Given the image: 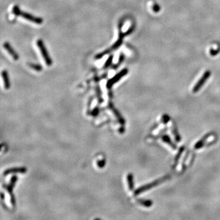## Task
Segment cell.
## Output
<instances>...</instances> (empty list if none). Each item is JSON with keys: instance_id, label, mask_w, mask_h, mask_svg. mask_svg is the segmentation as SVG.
<instances>
[{"instance_id": "6da1fadb", "label": "cell", "mask_w": 220, "mask_h": 220, "mask_svg": "<svg viewBox=\"0 0 220 220\" xmlns=\"http://www.w3.org/2000/svg\"><path fill=\"white\" fill-rule=\"evenodd\" d=\"M12 12L14 14L17 16H20L23 17V18H25L26 20L30 21L33 23H35L36 24H42L43 23V19L40 17H36L33 15L31 14L25 12H22L20 9L18 8V6H14L12 9Z\"/></svg>"}, {"instance_id": "7a4b0ae2", "label": "cell", "mask_w": 220, "mask_h": 220, "mask_svg": "<svg viewBox=\"0 0 220 220\" xmlns=\"http://www.w3.org/2000/svg\"><path fill=\"white\" fill-rule=\"evenodd\" d=\"M169 178V176H165L164 177H162V178H160L156 180H155L154 182H151V183H149L148 184H146L142 187H141L139 188H138L137 190H136L135 191V195H138L141 193H143L144 191H145L146 190H148L149 189H151L155 187H156L157 185H159L160 183L163 182L164 181H165L166 180H167V179Z\"/></svg>"}, {"instance_id": "3957f363", "label": "cell", "mask_w": 220, "mask_h": 220, "mask_svg": "<svg viewBox=\"0 0 220 220\" xmlns=\"http://www.w3.org/2000/svg\"><path fill=\"white\" fill-rule=\"evenodd\" d=\"M37 45L39 48V49L40 51V53L42 54V56L46 63V64L48 66H50L52 65V60L49 55L46 48L45 46V44L43 43V42L42 41V40L41 39H38L37 41Z\"/></svg>"}, {"instance_id": "277c9868", "label": "cell", "mask_w": 220, "mask_h": 220, "mask_svg": "<svg viewBox=\"0 0 220 220\" xmlns=\"http://www.w3.org/2000/svg\"><path fill=\"white\" fill-rule=\"evenodd\" d=\"M129 72L128 69H124L120 71L116 75H115L113 78L110 79L107 83V89H111L112 86L117 81H119L122 77L126 76Z\"/></svg>"}, {"instance_id": "5b68a950", "label": "cell", "mask_w": 220, "mask_h": 220, "mask_svg": "<svg viewBox=\"0 0 220 220\" xmlns=\"http://www.w3.org/2000/svg\"><path fill=\"white\" fill-rule=\"evenodd\" d=\"M210 75H211V72L210 71L207 70V71L205 72L202 77L200 78V80L198 81V83L196 84L195 86H194L193 91L194 92H196L198 91H199Z\"/></svg>"}, {"instance_id": "8992f818", "label": "cell", "mask_w": 220, "mask_h": 220, "mask_svg": "<svg viewBox=\"0 0 220 220\" xmlns=\"http://www.w3.org/2000/svg\"><path fill=\"white\" fill-rule=\"evenodd\" d=\"M17 180V177L16 176H13L11 178L10 183L6 187V188L7 189L8 193H9V194L11 196V202L13 206H15V199L13 195V193H12V190H13V188H14Z\"/></svg>"}, {"instance_id": "52a82bcc", "label": "cell", "mask_w": 220, "mask_h": 220, "mask_svg": "<svg viewBox=\"0 0 220 220\" xmlns=\"http://www.w3.org/2000/svg\"><path fill=\"white\" fill-rule=\"evenodd\" d=\"M3 46L5 48V50L9 53V54L12 57V58L15 61H17L19 59V56L18 53L14 50V48L9 42H5L3 43Z\"/></svg>"}, {"instance_id": "ba28073f", "label": "cell", "mask_w": 220, "mask_h": 220, "mask_svg": "<svg viewBox=\"0 0 220 220\" xmlns=\"http://www.w3.org/2000/svg\"><path fill=\"white\" fill-rule=\"evenodd\" d=\"M27 172V168L21 167H13L6 169L4 172V175H8L9 174L13 173H21L24 174Z\"/></svg>"}, {"instance_id": "9c48e42d", "label": "cell", "mask_w": 220, "mask_h": 220, "mask_svg": "<svg viewBox=\"0 0 220 220\" xmlns=\"http://www.w3.org/2000/svg\"><path fill=\"white\" fill-rule=\"evenodd\" d=\"M212 135V133H207L206 134V135H204L203 136V138L202 139H201L196 144H195L194 145V148L196 149H201L202 148V147L205 145L206 142V141L209 139V137H210Z\"/></svg>"}, {"instance_id": "30bf717a", "label": "cell", "mask_w": 220, "mask_h": 220, "mask_svg": "<svg viewBox=\"0 0 220 220\" xmlns=\"http://www.w3.org/2000/svg\"><path fill=\"white\" fill-rule=\"evenodd\" d=\"M109 107H110V108L112 110V111H113V113H114V114H115V116H116V117H117V119H118V120H119V123L120 124H122V125H124L125 124V120H124V119L123 118V117H122L121 116V115H120V114L119 113V112L114 107V106L113 105H112V104H110V105H109Z\"/></svg>"}, {"instance_id": "8fae6325", "label": "cell", "mask_w": 220, "mask_h": 220, "mask_svg": "<svg viewBox=\"0 0 220 220\" xmlns=\"http://www.w3.org/2000/svg\"><path fill=\"white\" fill-rule=\"evenodd\" d=\"M2 77H3V79L4 81L5 89H9L11 87V83H10V81H9V78L8 73L6 70H3L2 72Z\"/></svg>"}, {"instance_id": "7c38bea8", "label": "cell", "mask_w": 220, "mask_h": 220, "mask_svg": "<svg viewBox=\"0 0 220 220\" xmlns=\"http://www.w3.org/2000/svg\"><path fill=\"white\" fill-rule=\"evenodd\" d=\"M161 138H162V140L164 142L167 143L168 145H169L171 146V148H172L173 149H177V145L172 141V140L171 139L170 137L168 135H163Z\"/></svg>"}, {"instance_id": "4fadbf2b", "label": "cell", "mask_w": 220, "mask_h": 220, "mask_svg": "<svg viewBox=\"0 0 220 220\" xmlns=\"http://www.w3.org/2000/svg\"><path fill=\"white\" fill-rule=\"evenodd\" d=\"M137 201L139 204H141V205H142V206H143L145 207H150L151 206H152V205L153 204L152 201H151V200L139 199L137 200Z\"/></svg>"}, {"instance_id": "5bb4252c", "label": "cell", "mask_w": 220, "mask_h": 220, "mask_svg": "<svg viewBox=\"0 0 220 220\" xmlns=\"http://www.w3.org/2000/svg\"><path fill=\"white\" fill-rule=\"evenodd\" d=\"M127 182L129 185V188L130 190H133L134 189V180L133 175L132 174H129L127 176Z\"/></svg>"}, {"instance_id": "9a60e30c", "label": "cell", "mask_w": 220, "mask_h": 220, "mask_svg": "<svg viewBox=\"0 0 220 220\" xmlns=\"http://www.w3.org/2000/svg\"><path fill=\"white\" fill-rule=\"evenodd\" d=\"M173 134L174 135V137H175V139H176V141L177 142H179L181 140V137H180V136L179 133L177 128V127L176 126V125L174 124H173Z\"/></svg>"}, {"instance_id": "2e32d148", "label": "cell", "mask_w": 220, "mask_h": 220, "mask_svg": "<svg viewBox=\"0 0 220 220\" xmlns=\"http://www.w3.org/2000/svg\"><path fill=\"white\" fill-rule=\"evenodd\" d=\"M28 65H29V66H30L31 69H34V70H36V71H37V72H40V71L42 70V65H40V64L30 63V64H29Z\"/></svg>"}, {"instance_id": "e0dca14e", "label": "cell", "mask_w": 220, "mask_h": 220, "mask_svg": "<svg viewBox=\"0 0 220 220\" xmlns=\"http://www.w3.org/2000/svg\"><path fill=\"white\" fill-rule=\"evenodd\" d=\"M113 55H110L108 57V59L106 61V62L105 63V65L104 66V69H106V68L109 67L111 65V64L113 62Z\"/></svg>"}, {"instance_id": "ac0fdd59", "label": "cell", "mask_w": 220, "mask_h": 220, "mask_svg": "<svg viewBox=\"0 0 220 220\" xmlns=\"http://www.w3.org/2000/svg\"><path fill=\"white\" fill-rule=\"evenodd\" d=\"M184 149H185V147H184V146L181 147L180 149H179V151L178 152V153H177V154L176 155V158H175V162H176V163H177L178 160L180 159V157H181L182 154V153H183V152L184 151Z\"/></svg>"}, {"instance_id": "d6986e66", "label": "cell", "mask_w": 220, "mask_h": 220, "mask_svg": "<svg viewBox=\"0 0 220 220\" xmlns=\"http://www.w3.org/2000/svg\"><path fill=\"white\" fill-rule=\"evenodd\" d=\"M219 52H220V48L219 47L217 49H216V50H214V49H213V48H211L210 50V53L213 56H215L217 55L219 53Z\"/></svg>"}, {"instance_id": "ffe728a7", "label": "cell", "mask_w": 220, "mask_h": 220, "mask_svg": "<svg viewBox=\"0 0 220 220\" xmlns=\"http://www.w3.org/2000/svg\"><path fill=\"white\" fill-rule=\"evenodd\" d=\"M124 59H125V56H124V53H120V55L119 56V59L118 62L116 64V67L117 66L118 67L120 64V63H122V62H123L124 60Z\"/></svg>"}, {"instance_id": "44dd1931", "label": "cell", "mask_w": 220, "mask_h": 220, "mask_svg": "<svg viewBox=\"0 0 220 220\" xmlns=\"http://www.w3.org/2000/svg\"><path fill=\"white\" fill-rule=\"evenodd\" d=\"M152 9H153V11L154 12H158L160 11V6L158 4L155 3L152 6Z\"/></svg>"}, {"instance_id": "7402d4cb", "label": "cell", "mask_w": 220, "mask_h": 220, "mask_svg": "<svg viewBox=\"0 0 220 220\" xmlns=\"http://www.w3.org/2000/svg\"><path fill=\"white\" fill-rule=\"evenodd\" d=\"M169 120H170V118H169V117L167 115H164L162 117V120H163L164 124L167 123V122H169Z\"/></svg>"}, {"instance_id": "603a6c76", "label": "cell", "mask_w": 220, "mask_h": 220, "mask_svg": "<svg viewBox=\"0 0 220 220\" xmlns=\"http://www.w3.org/2000/svg\"><path fill=\"white\" fill-rule=\"evenodd\" d=\"M97 164L100 167H103L105 164V160H103L99 161L97 162Z\"/></svg>"}, {"instance_id": "cb8c5ba5", "label": "cell", "mask_w": 220, "mask_h": 220, "mask_svg": "<svg viewBox=\"0 0 220 220\" xmlns=\"http://www.w3.org/2000/svg\"><path fill=\"white\" fill-rule=\"evenodd\" d=\"M2 199H4V194L3 193H2Z\"/></svg>"}]
</instances>
